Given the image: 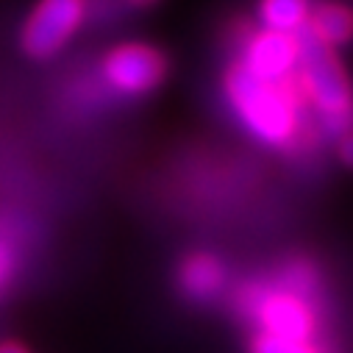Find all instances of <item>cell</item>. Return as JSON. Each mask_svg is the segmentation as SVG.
I'll list each match as a JSON object with an SVG mask.
<instances>
[{
	"label": "cell",
	"mask_w": 353,
	"mask_h": 353,
	"mask_svg": "<svg viewBox=\"0 0 353 353\" xmlns=\"http://www.w3.org/2000/svg\"><path fill=\"white\" fill-rule=\"evenodd\" d=\"M228 98L250 134L268 145H287L298 131V101L290 83H270L250 75L242 64L228 72Z\"/></svg>",
	"instance_id": "cell-1"
},
{
	"label": "cell",
	"mask_w": 353,
	"mask_h": 353,
	"mask_svg": "<svg viewBox=\"0 0 353 353\" xmlns=\"http://www.w3.org/2000/svg\"><path fill=\"white\" fill-rule=\"evenodd\" d=\"M301 59H298V78L301 90L312 101V106L328 120L350 128L353 123V86L336 61L334 50L317 42L306 28L298 34Z\"/></svg>",
	"instance_id": "cell-2"
},
{
	"label": "cell",
	"mask_w": 353,
	"mask_h": 353,
	"mask_svg": "<svg viewBox=\"0 0 353 353\" xmlns=\"http://www.w3.org/2000/svg\"><path fill=\"white\" fill-rule=\"evenodd\" d=\"M83 0H39L23 28V50L31 59L59 53L83 20Z\"/></svg>",
	"instance_id": "cell-3"
},
{
	"label": "cell",
	"mask_w": 353,
	"mask_h": 353,
	"mask_svg": "<svg viewBox=\"0 0 353 353\" xmlns=\"http://www.w3.org/2000/svg\"><path fill=\"white\" fill-rule=\"evenodd\" d=\"M164 59L150 45H120L103 61V75L114 90L125 95H145L161 83Z\"/></svg>",
	"instance_id": "cell-4"
},
{
	"label": "cell",
	"mask_w": 353,
	"mask_h": 353,
	"mask_svg": "<svg viewBox=\"0 0 353 353\" xmlns=\"http://www.w3.org/2000/svg\"><path fill=\"white\" fill-rule=\"evenodd\" d=\"M256 317H259L264 334L287 336V339H298V342H309L314 334V325H317L314 309L309 306L306 295H298L290 287L264 292L256 303Z\"/></svg>",
	"instance_id": "cell-5"
},
{
	"label": "cell",
	"mask_w": 353,
	"mask_h": 353,
	"mask_svg": "<svg viewBox=\"0 0 353 353\" xmlns=\"http://www.w3.org/2000/svg\"><path fill=\"white\" fill-rule=\"evenodd\" d=\"M298 59H301L298 34H279L264 28L248 42L242 67L261 81L290 83V78L298 72Z\"/></svg>",
	"instance_id": "cell-6"
},
{
	"label": "cell",
	"mask_w": 353,
	"mask_h": 353,
	"mask_svg": "<svg viewBox=\"0 0 353 353\" xmlns=\"http://www.w3.org/2000/svg\"><path fill=\"white\" fill-rule=\"evenodd\" d=\"M306 31L325 48H339L353 39V12L342 3H323L312 9Z\"/></svg>",
	"instance_id": "cell-7"
},
{
	"label": "cell",
	"mask_w": 353,
	"mask_h": 353,
	"mask_svg": "<svg viewBox=\"0 0 353 353\" xmlns=\"http://www.w3.org/2000/svg\"><path fill=\"white\" fill-rule=\"evenodd\" d=\"M312 0H261L259 14L268 31L301 34L312 17Z\"/></svg>",
	"instance_id": "cell-8"
},
{
	"label": "cell",
	"mask_w": 353,
	"mask_h": 353,
	"mask_svg": "<svg viewBox=\"0 0 353 353\" xmlns=\"http://www.w3.org/2000/svg\"><path fill=\"white\" fill-rule=\"evenodd\" d=\"M223 281H225V270H223V264L212 256H203V253L192 256L181 268V284H184L187 295H192L198 301H206V298L217 295L223 290Z\"/></svg>",
	"instance_id": "cell-9"
},
{
	"label": "cell",
	"mask_w": 353,
	"mask_h": 353,
	"mask_svg": "<svg viewBox=\"0 0 353 353\" xmlns=\"http://www.w3.org/2000/svg\"><path fill=\"white\" fill-rule=\"evenodd\" d=\"M253 353H317L312 342H298L287 336H273V334H259L253 339Z\"/></svg>",
	"instance_id": "cell-10"
},
{
	"label": "cell",
	"mask_w": 353,
	"mask_h": 353,
	"mask_svg": "<svg viewBox=\"0 0 353 353\" xmlns=\"http://www.w3.org/2000/svg\"><path fill=\"white\" fill-rule=\"evenodd\" d=\"M339 159L353 170V131H345V137L339 139Z\"/></svg>",
	"instance_id": "cell-11"
},
{
	"label": "cell",
	"mask_w": 353,
	"mask_h": 353,
	"mask_svg": "<svg viewBox=\"0 0 353 353\" xmlns=\"http://www.w3.org/2000/svg\"><path fill=\"white\" fill-rule=\"evenodd\" d=\"M0 353H28L20 342H3V345H0Z\"/></svg>",
	"instance_id": "cell-12"
},
{
	"label": "cell",
	"mask_w": 353,
	"mask_h": 353,
	"mask_svg": "<svg viewBox=\"0 0 353 353\" xmlns=\"http://www.w3.org/2000/svg\"><path fill=\"white\" fill-rule=\"evenodd\" d=\"M128 3H131V6H153L156 0H128Z\"/></svg>",
	"instance_id": "cell-13"
},
{
	"label": "cell",
	"mask_w": 353,
	"mask_h": 353,
	"mask_svg": "<svg viewBox=\"0 0 353 353\" xmlns=\"http://www.w3.org/2000/svg\"><path fill=\"white\" fill-rule=\"evenodd\" d=\"M3 273H6V253L0 250V279H3Z\"/></svg>",
	"instance_id": "cell-14"
}]
</instances>
